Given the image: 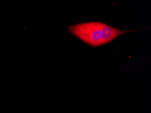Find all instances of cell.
<instances>
[{
    "mask_svg": "<svg viewBox=\"0 0 151 113\" xmlns=\"http://www.w3.org/2000/svg\"><path fill=\"white\" fill-rule=\"evenodd\" d=\"M69 29L77 38L95 47L110 43L119 36L134 31H121L98 22L79 24L70 26Z\"/></svg>",
    "mask_w": 151,
    "mask_h": 113,
    "instance_id": "cell-1",
    "label": "cell"
}]
</instances>
